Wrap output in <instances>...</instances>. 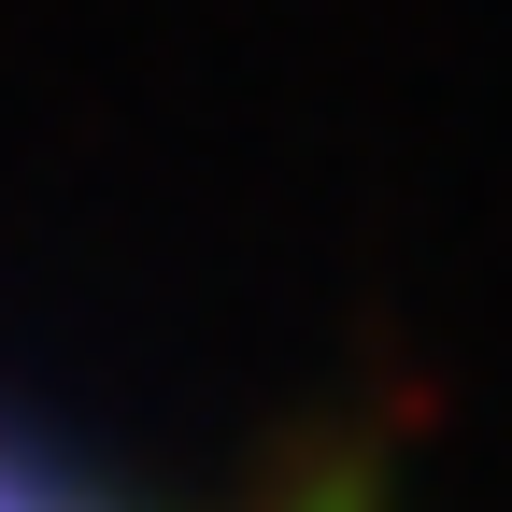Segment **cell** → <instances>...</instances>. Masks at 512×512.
<instances>
[{
  "label": "cell",
  "instance_id": "obj_1",
  "mask_svg": "<svg viewBox=\"0 0 512 512\" xmlns=\"http://www.w3.org/2000/svg\"><path fill=\"white\" fill-rule=\"evenodd\" d=\"M0 512H143V498H114V484H86V470L29 456V441H0Z\"/></svg>",
  "mask_w": 512,
  "mask_h": 512
}]
</instances>
